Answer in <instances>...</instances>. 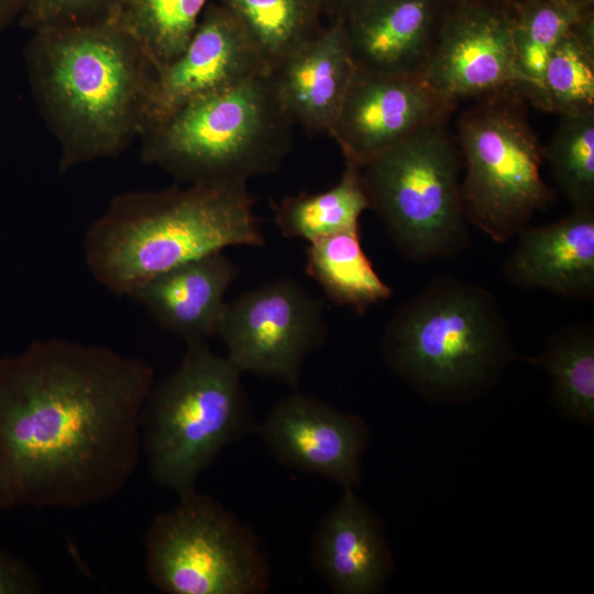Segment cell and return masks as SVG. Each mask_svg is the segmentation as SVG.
Masks as SVG:
<instances>
[{
    "instance_id": "obj_17",
    "label": "cell",
    "mask_w": 594,
    "mask_h": 594,
    "mask_svg": "<svg viewBox=\"0 0 594 594\" xmlns=\"http://www.w3.org/2000/svg\"><path fill=\"white\" fill-rule=\"evenodd\" d=\"M340 18L270 70L276 98L293 122L311 134H328L355 73Z\"/></svg>"
},
{
    "instance_id": "obj_3",
    "label": "cell",
    "mask_w": 594,
    "mask_h": 594,
    "mask_svg": "<svg viewBox=\"0 0 594 594\" xmlns=\"http://www.w3.org/2000/svg\"><path fill=\"white\" fill-rule=\"evenodd\" d=\"M246 185L188 184L113 198L84 238L86 264L130 296L150 278L229 246L265 244Z\"/></svg>"
},
{
    "instance_id": "obj_18",
    "label": "cell",
    "mask_w": 594,
    "mask_h": 594,
    "mask_svg": "<svg viewBox=\"0 0 594 594\" xmlns=\"http://www.w3.org/2000/svg\"><path fill=\"white\" fill-rule=\"evenodd\" d=\"M310 558L315 572L337 594L378 593L392 571L381 522L353 488H344L319 522Z\"/></svg>"
},
{
    "instance_id": "obj_19",
    "label": "cell",
    "mask_w": 594,
    "mask_h": 594,
    "mask_svg": "<svg viewBox=\"0 0 594 594\" xmlns=\"http://www.w3.org/2000/svg\"><path fill=\"white\" fill-rule=\"evenodd\" d=\"M237 275L235 263L218 252L150 278L129 297L186 344L207 341L218 332L224 296Z\"/></svg>"
},
{
    "instance_id": "obj_11",
    "label": "cell",
    "mask_w": 594,
    "mask_h": 594,
    "mask_svg": "<svg viewBox=\"0 0 594 594\" xmlns=\"http://www.w3.org/2000/svg\"><path fill=\"white\" fill-rule=\"evenodd\" d=\"M458 102L424 75H391L356 68L330 130L345 164L364 167L417 131L447 123Z\"/></svg>"
},
{
    "instance_id": "obj_15",
    "label": "cell",
    "mask_w": 594,
    "mask_h": 594,
    "mask_svg": "<svg viewBox=\"0 0 594 594\" xmlns=\"http://www.w3.org/2000/svg\"><path fill=\"white\" fill-rule=\"evenodd\" d=\"M450 2L366 0L349 11L340 19L355 67L424 75Z\"/></svg>"
},
{
    "instance_id": "obj_6",
    "label": "cell",
    "mask_w": 594,
    "mask_h": 594,
    "mask_svg": "<svg viewBox=\"0 0 594 594\" xmlns=\"http://www.w3.org/2000/svg\"><path fill=\"white\" fill-rule=\"evenodd\" d=\"M241 372L207 341L187 344L178 367L153 384L140 417L141 451L154 483L178 496L230 443L255 432Z\"/></svg>"
},
{
    "instance_id": "obj_21",
    "label": "cell",
    "mask_w": 594,
    "mask_h": 594,
    "mask_svg": "<svg viewBox=\"0 0 594 594\" xmlns=\"http://www.w3.org/2000/svg\"><path fill=\"white\" fill-rule=\"evenodd\" d=\"M274 221L285 238L311 242L337 233L360 230L362 213L370 209L360 168L345 164L330 189L301 193L272 202Z\"/></svg>"
},
{
    "instance_id": "obj_10",
    "label": "cell",
    "mask_w": 594,
    "mask_h": 594,
    "mask_svg": "<svg viewBox=\"0 0 594 594\" xmlns=\"http://www.w3.org/2000/svg\"><path fill=\"white\" fill-rule=\"evenodd\" d=\"M326 333L321 302L297 280L278 278L226 301L217 336L241 373L296 387Z\"/></svg>"
},
{
    "instance_id": "obj_28",
    "label": "cell",
    "mask_w": 594,
    "mask_h": 594,
    "mask_svg": "<svg viewBox=\"0 0 594 594\" xmlns=\"http://www.w3.org/2000/svg\"><path fill=\"white\" fill-rule=\"evenodd\" d=\"M120 0H29L19 19L31 32L108 21Z\"/></svg>"
},
{
    "instance_id": "obj_27",
    "label": "cell",
    "mask_w": 594,
    "mask_h": 594,
    "mask_svg": "<svg viewBox=\"0 0 594 594\" xmlns=\"http://www.w3.org/2000/svg\"><path fill=\"white\" fill-rule=\"evenodd\" d=\"M561 117L543 157L573 208L594 207V110Z\"/></svg>"
},
{
    "instance_id": "obj_23",
    "label": "cell",
    "mask_w": 594,
    "mask_h": 594,
    "mask_svg": "<svg viewBox=\"0 0 594 594\" xmlns=\"http://www.w3.org/2000/svg\"><path fill=\"white\" fill-rule=\"evenodd\" d=\"M551 380V398L560 413L572 419L594 420V328L570 323L553 332L542 352L526 358Z\"/></svg>"
},
{
    "instance_id": "obj_9",
    "label": "cell",
    "mask_w": 594,
    "mask_h": 594,
    "mask_svg": "<svg viewBox=\"0 0 594 594\" xmlns=\"http://www.w3.org/2000/svg\"><path fill=\"white\" fill-rule=\"evenodd\" d=\"M148 578L168 594H263L271 570L254 531L195 490L158 514L144 540Z\"/></svg>"
},
{
    "instance_id": "obj_4",
    "label": "cell",
    "mask_w": 594,
    "mask_h": 594,
    "mask_svg": "<svg viewBox=\"0 0 594 594\" xmlns=\"http://www.w3.org/2000/svg\"><path fill=\"white\" fill-rule=\"evenodd\" d=\"M381 348L396 375L425 397L448 402L490 389L518 359L494 294L449 275L395 310Z\"/></svg>"
},
{
    "instance_id": "obj_31",
    "label": "cell",
    "mask_w": 594,
    "mask_h": 594,
    "mask_svg": "<svg viewBox=\"0 0 594 594\" xmlns=\"http://www.w3.org/2000/svg\"><path fill=\"white\" fill-rule=\"evenodd\" d=\"M366 0H322L323 6L334 12V16H343Z\"/></svg>"
},
{
    "instance_id": "obj_2",
    "label": "cell",
    "mask_w": 594,
    "mask_h": 594,
    "mask_svg": "<svg viewBox=\"0 0 594 594\" xmlns=\"http://www.w3.org/2000/svg\"><path fill=\"white\" fill-rule=\"evenodd\" d=\"M25 61L61 172L116 156L142 135L156 69L112 21L33 31Z\"/></svg>"
},
{
    "instance_id": "obj_22",
    "label": "cell",
    "mask_w": 594,
    "mask_h": 594,
    "mask_svg": "<svg viewBox=\"0 0 594 594\" xmlns=\"http://www.w3.org/2000/svg\"><path fill=\"white\" fill-rule=\"evenodd\" d=\"M593 11V0H518L513 8V35L520 84L535 105L549 55L561 38Z\"/></svg>"
},
{
    "instance_id": "obj_29",
    "label": "cell",
    "mask_w": 594,
    "mask_h": 594,
    "mask_svg": "<svg viewBox=\"0 0 594 594\" xmlns=\"http://www.w3.org/2000/svg\"><path fill=\"white\" fill-rule=\"evenodd\" d=\"M41 591L42 583L30 566L0 548V594H35Z\"/></svg>"
},
{
    "instance_id": "obj_8",
    "label": "cell",
    "mask_w": 594,
    "mask_h": 594,
    "mask_svg": "<svg viewBox=\"0 0 594 594\" xmlns=\"http://www.w3.org/2000/svg\"><path fill=\"white\" fill-rule=\"evenodd\" d=\"M509 91L484 97L457 123L463 211L496 243L516 237L554 199L541 177L543 146Z\"/></svg>"
},
{
    "instance_id": "obj_12",
    "label": "cell",
    "mask_w": 594,
    "mask_h": 594,
    "mask_svg": "<svg viewBox=\"0 0 594 594\" xmlns=\"http://www.w3.org/2000/svg\"><path fill=\"white\" fill-rule=\"evenodd\" d=\"M514 7L450 2L424 73L426 80L455 102L517 90Z\"/></svg>"
},
{
    "instance_id": "obj_16",
    "label": "cell",
    "mask_w": 594,
    "mask_h": 594,
    "mask_svg": "<svg viewBox=\"0 0 594 594\" xmlns=\"http://www.w3.org/2000/svg\"><path fill=\"white\" fill-rule=\"evenodd\" d=\"M503 265L507 282L572 300L594 298V207L573 208L560 220L517 233Z\"/></svg>"
},
{
    "instance_id": "obj_1",
    "label": "cell",
    "mask_w": 594,
    "mask_h": 594,
    "mask_svg": "<svg viewBox=\"0 0 594 594\" xmlns=\"http://www.w3.org/2000/svg\"><path fill=\"white\" fill-rule=\"evenodd\" d=\"M154 384L145 361L51 338L0 358V510L81 508L128 484Z\"/></svg>"
},
{
    "instance_id": "obj_7",
    "label": "cell",
    "mask_w": 594,
    "mask_h": 594,
    "mask_svg": "<svg viewBox=\"0 0 594 594\" xmlns=\"http://www.w3.org/2000/svg\"><path fill=\"white\" fill-rule=\"evenodd\" d=\"M370 209L416 263L453 258L470 245L462 156L447 123L426 127L360 169Z\"/></svg>"
},
{
    "instance_id": "obj_24",
    "label": "cell",
    "mask_w": 594,
    "mask_h": 594,
    "mask_svg": "<svg viewBox=\"0 0 594 594\" xmlns=\"http://www.w3.org/2000/svg\"><path fill=\"white\" fill-rule=\"evenodd\" d=\"M245 32L268 70L319 30L322 0H221Z\"/></svg>"
},
{
    "instance_id": "obj_32",
    "label": "cell",
    "mask_w": 594,
    "mask_h": 594,
    "mask_svg": "<svg viewBox=\"0 0 594 594\" xmlns=\"http://www.w3.org/2000/svg\"><path fill=\"white\" fill-rule=\"evenodd\" d=\"M451 2L486 3L503 7H514L518 0H450Z\"/></svg>"
},
{
    "instance_id": "obj_13",
    "label": "cell",
    "mask_w": 594,
    "mask_h": 594,
    "mask_svg": "<svg viewBox=\"0 0 594 594\" xmlns=\"http://www.w3.org/2000/svg\"><path fill=\"white\" fill-rule=\"evenodd\" d=\"M255 432L286 468L328 479L343 488L360 483L369 429L359 416L295 392L273 406Z\"/></svg>"
},
{
    "instance_id": "obj_26",
    "label": "cell",
    "mask_w": 594,
    "mask_h": 594,
    "mask_svg": "<svg viewBox=\"0 0 594 594\" xmlns=\"http://www.w3.org/2000/svg\"><path fill=\"white\" fill-rule=\"evenodd\" d=\"M208 3L209 0H120L109 21L136 42L157 70L184 50Z\"/></svg>"
},
{
    "instance_id": "obj_5",
    "label": "cell",
    "mask_w": 594,
    "mask_h": 594,
    "mask_svg": "<svg viewBox=\"0 0 594 594\" xmlns=\"http://www.w3.org/2000/svg\"><path fill=\"white\" fill-rule=\"evenodd\" d=\"M293 125L266 72L193 100L148 128L141 157L182 184L246 185L278 170Z\"/></svg>"
},
{
    "instance_id": "obj_20",
    "label": "cell",
    "mask_w": 594,
    "mask_h": 594,
    "mask_svg": "<svg viewBox=\"0 0 594 594\" xmlns=\"http://www.w3.org/2000/svg\"><path fill=\"white\" fill-rule=\"evenodd\" d=\"M305 272L328 299L359 316L393 294L363 250L360 230L308 242Z\"/></svg>"
},
{
    "instance_id": "obj_25",
    "label": "cell",
    "mask_w": 594,
    "mask_h": 594,
    "mask_svg": "<svg viewBox=\"0 0 594 594\" xmlns=\"http://www.w3.org/2000/svg\"><path fill=\"white\" fill-rule=\"evenodd\" d=\"M534 106L560 116L594 110V12L576 23L549 55Z\"/></svg>"
},
{
    "instance_id": "obj_14",
    "label": "cell",
    "mask_w": 594,
    "mask_h": 594,
    "mask_svg": "<svg viewBox=\"0 0 594 594\" xmlns=\"http://www.w3.org/2000/svg\"><path fill=\"white\" fill-rule=\"evenodd\" d=\"M266 72L239 23L208 3L184 50L156 70L143 133L184 105Z\"/></svg>"
},
{
    "instance_id": "obj_30",
    "label": "cell",
    "mask_w": 594,
    "mask_h": 594,
    "mask_svg": "<svg viewBox=\"0 0 594 594\" xmlns=\"http://www.w3.org/2000/svg\"><path fill=\"white\" fill-rule=\"evenodd\" d=\"M29 0H0V31L20 19Z\"/></svg>"
}]
</instances>
